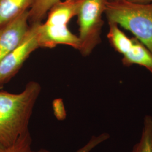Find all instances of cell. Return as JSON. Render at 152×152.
I'll return each instance as SVG.
<instances>
[{
	"mask_svg": "<svg viewBox=\"0 0 152 152\" xmlns=\"http://www.w3.org/2000/svg\"><path fill=\"white\" fill-rule=\"evenodd\" d=\"M53 108L56 118L59 120H63L66 118V111L61 99H56L53 102Z\"/></svg>",
	"mask_w": 152,
	"mask_h": 152,
	"instance_id": "15",
	"label": "cell"
},
{
	"mask_svg": "<svg viewBox=\"0 0 152 152\" xmlns=\"http://www.w3.org/2000/svg\"><path fill=\"white\" fill-rule=\"evenodd\" d=\"M41 23L31 24L22 42L0 61V87L10 81L31 54L39 48L38 28Z\"/></svg>",
	"mask_w": 152,
	"mask_h": 152,
	"instance_id": "4",
	"label": "cell"
},
{
	"mask_svg": "<svg viewBox=\"0 0 152 152\" xmlns=\"http://www.w3.org/2000/svg\"><path fill=\"white\" fill-rule=\"evenodd\" d=\"M61 0H34L28 10L29 24L41 23L50 9Z\"/></svg>",
	"mask_w": 152,
	"mask_h": 152,
	"instance_id": "12",
	"label": "cell"
},
{
	"mask_svg": "<svg viewBox=\"0 0 152 152\" xmlns=\"http://www.w3.org/2000/svg\"><path fill=\"white\" fill-rule=\"evenodd\" d=\"M122 56V63L125 66L140 65L152 74V53L137 38H133L131 48Z\"/></svg>",
	"mask_w": 152,
	"mask_h": 152,
	"instance_id": "8",
	"label": "cell"
},
{
	"mask_svg": "<svg viewBox=\"0 0 152 152\" xmlns=\"http://www.w3.org/2000/svg\"><path fill=\"white\" fill-rule=\"evenodd\" d=\"M108 1H118V0H108Z\"/></svg>",
	"mask_w": 152,
	"mask_h": 152,
	"instance_id": "17",
	"label": "cell"
},
{
	"mask_svg": "<svg viewBox=\"0 0 152 152\" xmlns=\"http://www.w3.org/2000/svg\"><path fill=\"white\" fill-rule=\"evenodd\" d=\"M39 48H54L58 45H64L79 50L80 41L77 36L71 32L68 27H59L41 23L38 29Z\"/></svg>",
	"mask_w": 152,
	"mask_h": 152,
	"instance_id": "6",
	"label": "cell"
},
{
	"mask_svg": "<svg viewBox=\"0 0 152 152\" xmlns=\"http://www.w3.org/2000/svg\"><path fill=\"white\" fill-rule=\"evenodd\" d=\"M130 152H152V116L144 117L141 135Z\"/></svg>",
	"mask_w": 152,
	"mask_h": 152,
	"instance_id": "11",
	"label": "cell"
},
{
	"mask_svg": "<svg viewBox=\"0 0 152 152\" xmlns=\"http://www.w3.org/2000/svg\"><path fill=\"white\" fill-rule=\"evenodd\" d=\"M32 137L29 131L20 136L12 145L5 147L0 144V152H31Z\"/></svg>",
	"mask_w": 152,
	"mask_h": 152,
	"instance_id": "13",
	"label": "cell"
},
{
	"mask_svg": "<svg viewBox=\"0 0 152 152\" xmlns=\"http://www.w3.org/2000/svg\"><path fill=\"white\" fill-rule=\"evenodd\" d=\"M41 91L40 84L33 81L18 94L0 91V144L12 145L29 131V122Z\"/></svg>",
	"mask_w": 152,
	"mask_h": 152,
	"instance_id": "1",
	"label": "cell"
},
{
	"mask_svg": "<svg viewBox=\"0 0 152 152\" xmlns=\"http://www.w3.org/2000/svg\"><path fill=\"white\" fill-rule=\"evenodd\" d=\"M132 2H136L139 4H151L152 0H127Z\"/></svg>",
	"mask_w": 152,
	"mask_h": 152,
	"instance_id": "16",
	"label": "cell"
},
{
	"mask_svg": "<svg viewBox=\"0 0 152 152\" xmlns=\"http://www.w3.org/2000/svg\"><path fill=\"white\" fill-rule=\"evenodd\" d=\"M34 0H0V27L29 10Z\"/></svg>",
	"mask_w": 152,
	"mask_h": 152,
	"instance_id": "9",
	"label": "cell"
},
{
	"mask_svg": "<svg viewBox=\"0 0 152 152\" xmlns=\"http://www.w3.org/2000/svg\"><path fill=\"white\" fill-rule=\"evenodd\" d=\"M104 14L108 23H116L130 31L152 53V3L108 1Z\"/></svg>",
	"mask_w": 152,
	"mask_h": 152,
	"instance_id": "2",
	"label": "cell"
},
{
	"mask_svg": "<svg viewBox=\"0 0 152 152\" xmlns=\"http://www.w3.org/2000/svg\"><path fill=\"white\" fill-rule=\"evenodd\" d=\"M77 0L60 1L50 9L44 24L55 27H67L71 19L77 16Z\"/></svg>",
	"mask_w": 152,
	"mask_h": 152,
	"instance_id": "7",
	"label": "cell"
},
{
	"mask_svg": "<svg viewBox=\"0 0 152 152\" xmlns=\"http://www.w3.org/2000/svg\"><path fill=\"white\" fill-rule=\"evenodd\" d=\"M29 28L28 10L0 27V61L22 42Z\"/></svg>",
	"mask_w": 152,
	"mask_h": 152,
	"instance_id": "5",
	"label": "cell"
},
{
	"mask_svg": "<svg viewBox=\"0 0 152 152\" xmlns=\"http://www.w3.org/2000/svg\"><path fill=\"white\" fill-rule=\"evenodd\" d=\"M110 137V135L107 132H103L102 134H100L99 135L92 136L85 145H84L83 147L78 149L75 152H90L92 151L94 148L98 147L99 145L101 144L104 141L108 140ZM31 152H50L45 149H41L39 151H33L32 150Z\"/></svg>",
	"mask_w": 152,
	"mask_h": 152,
	"instance_id": "14",
	"label": "cell"
},
{
	"mask_svg": "<svg viewBox=\"0 0 152 152\" xmlns=\"http://www.w3.org/2000/svg\"><path fill=\"white\" fill-rule=\"evenodd\" d=\"M78 3V36L80 46L78 51L86 57L100 44L104 14L108 0H77Z\"/></svg>",
	"mask_w": 152,
	"mask_h": 152,
	"instance_id": "3",
	"label": "cell"
},
{
	"mask_svg": "<svg viewBox=\"0 0 152 152\" xmlns=\"http://www.w3.org/2000/svg\"><path fill=\"white\" fill-rule=\"evenodd\" d=\"M107 38L112 48L120 54H125L130 49L133 44V38L129 37L114 23H108Z\"/></svg>",
	"mask_w": 152,
	"mask_h": 152,
	"instance_id": "10",
	"label": "cell"
}]
</instances>
